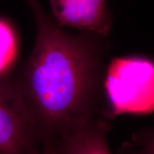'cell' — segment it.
Wrapping results in <instances>:
<instances>
[{
	"mask_svg": "<svg viewBox=\"0 0 154 154\" xmlns=\"http://www.w3.org/2000/svg\"><path fill=\"white\" fill-rule=\"evenodd\" d=\"M36 26L34 49L15 84L42 147L80 121L111 119L104 82L109 36L72 32L46 12L38 0H26Z\"/></svg>",
	"mask_w": 154,
	"mask_h": 154,
	"instance_id": "1",
	"label": "cell"
},
{
	"mask_svg": "<svg viewBox=\"0 0 154 154\" xmlns=\"http://www.w3.org/2000/svg\"><path fill=\"white\" fill-rule=\"evenodd\" d=\"M153 78V62L149 58H113L108 64L104 82L111 119L126 113L152 112Z\"/></svg>",
	"mask_w": 154,
	"mask_h": 154,
	"instance_id": "2",
	"label": "cell"
},
{
	"mask_svg": "<svg viewBox=\"0 0 154 154\" xmlns=\"http://www.w3.org/2000/svg\"><path fill=\"white\" fill-rule=\"evenodd\" d=\"M42 146L13 76H0V154H35Z\"/></svg>",
	"mask_w": 154,
	"mask_h": 154,
	"instance_id": "3",
	"label": "cell"
},
{
	"mask_svg": "<svg viewBox=\"0 0 154 154\" xmlns=\"http://www.w3.org/2000/svg\"><path fill=\"white\" fill-rule=\"evenodd\" d=\"M54 16L60 26L109 36L112 13L107 0H49Z\"/></svg>",
	"mask_w": 154,
	"mask_h": 154,
	"instance_id": "4",
	"label": "cell"
},
{
	"mask_svg": "<svg viewBox=\"0 0 154 154\" xmlns=\"http://www.w3.org/2000/svg\"><path fill=\"white\" fill-rule=\"evenodd\" d=\"M109 121L99 117L76 123L43 146L49 154H112L108 143L111 127Z\"/></svg>",
	"mask_w": 154,
	"mask_h": 154,
	"instance_id": "5",
	"label": "cell"
},
{
	"mask_svg": "<svg viewBox=\"0 0 154 154\" xmlns=\"http://www.w3.org/2000/svg\"><path fill=\"white\" fill-rule=\"evenodd\" d=\"M18 52V38L8 21L0 18V76L9 74Z\"/></svg>",
	"mask_w": 154,
	"mask_h": 154,
	"instance_id": "6",
	"label": "cell"
},
{
	"mask_svg": "<svg viewBox=\"0 0 154 154\" xmlns=\"http://www.w3.org/2000/svg\"><path fill=\"white\" fill-rule=\"evenodd\" d=\"M140 149L135 152L134 154H153V133L149 132L148 134H143V139L138 138Z\"/></svg>",
	"mask_w": 154,
	"mask_h": 154,
	"instance_id": "7",
	"label": "cell"
},
{
	"mask_svg": "<svg viewBox=\"0 0 154 154\" xmlns=\"http://www.w3.org/2000/svg\"><path fill=\"white\" fill-rule=\"evenodd\" d=\"M35 154H49V151H48V149L46 146H43L42 148V150H39V151L36 152Z\"/></svg>",
	"mask_w": 154,
	"mask_h": 154,
	"instance_id": "8",
	"label": "cell"
}]
</instances>
